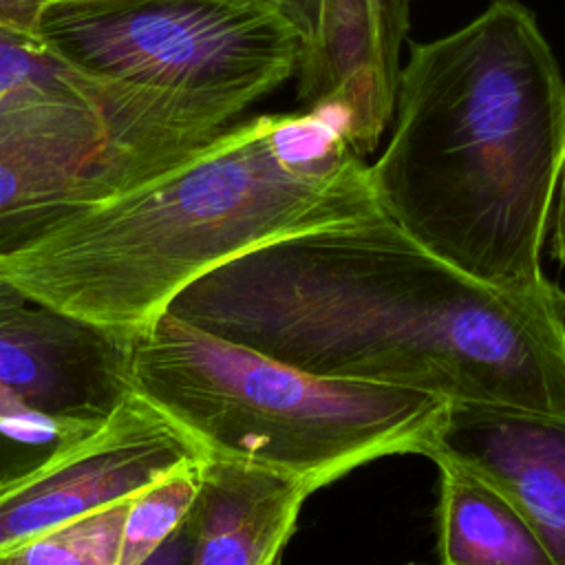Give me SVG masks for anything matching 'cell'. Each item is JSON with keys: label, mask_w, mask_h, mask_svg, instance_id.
<instances>
[{"label": "cell", "mask_w": 565, "mask_h": 565, "mask_svg": "<svg viewBox=\"0 0 565 565\" xmlns=\"http://www.w3.org/2000/svg\"><path fill=\"white\" fill-rule=\"evenodd\" d=\"M168 311L313 375L565 415V291L479 282L386 214L258 245Z\"/></svg>", "instance_id": "cell-1"}, {"label": "cell", "mask_w": 565, "mask_h": 565, "mask_svg": "<svg viewBox=\"0 0 565 565\" xmlns=\"http://www.w3.org/2000/svg\"><path fill=\"white\" fill-rule=\"evenodd\" d=\"M382 214L371 163L342 115L265 113L2 252L0 278L132 340L218 265L282 236Z\"/></svg>", "instance_id": "cell-2"}, {"label": "cell", "mask_w": 565, "mask_h": 565, "mask_svg": "<svg viewBox=\"0 0 565 565\" xmlns=\"http://www.w3.org/2000/svg\"><path fill=\"white\" fill-rule=\"evenodd\" d=\"M393 130L371 163L382 212L490 287L534 291L565 163V82L534 13L492 0L461 29L413 42Z\"/></svg>", "instance_id": "cell-3"}, {"label": "cell", "mask_w": 565, "mask_h": 565, "mask_svg": "<svg viewBox=\"0 0 565 565\" xmlns=\"http://www.w3.org/2000/svg\"><path fill=\"white\" fill-rule=\"evenodd\" d=\"M130 386L207 459L263 468L311 492L393 455L435 448L450 402L322 377L166 311L130 340Z\"/></svg>", "instance_id": "cell-4"}, {"label": "cell", "mask_w": 565, "mask_h": 565, "mask_svg": "<svg viewBox=\"0 0 565 565\" xmlns=\"http://www.w3.org/2000/svg\"><path fill=\"white\" fill-rule=\"evenodd\" d=\"M38 35L66 62L227 121L300 71V33L260 0H49Z\"/></svg>", "instance_id": "cell-5"}, {"label": "cell", "mask_w": 565, "mask_h": 565, "mask_svg": "<svg viewBox=\"0 0 565 565\" xmlns=\"http://www.w3.org/2000/svg\"><path fill=\"white\" fill-rule=\"evenodd\" d=\"M207 461L201 446L130 391L102 422L0 470V558L88 512L128 501L172 470Z\"/></svg>", "instance_id": "cell-6"}, {"label": "cell", "mask_w": 565, "mask_h": 565, "mask_svg": "<svg viewBox=\"0 0 565 565\" xmlns=\"http://www.w3.org/2000/svg\"><path fill=\"white\" fill-rule=\"evenodd\" d=\"M130 340L0 280V393L44 415L102 422L132 391Z\"/></svg>", "instance_id": "cell-7"}, {"label": "cell", "mask_w": 565, "mask_h": 565, "mask_svg": "<svg viewBox=\"0 0 565 565\" xmlns=\"http://www.w3.org/2000/svg\"><path fill=\"white\" fill-rule=\"evenodd\" d=\"M93 124L205 132L227 126L185 99L93 75L35 33L0 29V150Z\"/></svg>", "instance_id": "cell-8"}, {"label": "cell", "mask_w": 565, "mask_h": 565, "mask_svg": "<svg viewBox=\"0 0 565 565\" xmlns=\"http://www.w3.org/2000/svg\"><path fill=\"white\" fill-rule=\"evenodd\" d=\"M444 455L499 488L565 565V415L450 402L428 459Z\"/></svg>", "instance_id": "cell-9"}, {"label": "cell", "mask_w": 565, "mask_h": 565, "mask_svg": "<svg viewBox=\"0 0 565 565\" xmlns=\"http://www.w3.org/2000/svg\"><path fill=\"white\" fill-rule=\"evenodd\" d=\"M311 494L282 475L207 459L192 508L190 565H282V550Z\"/></svg>", "instance_id": "cell-10"}, {"label": "cell", "mask_w": 565, "mask_h": 565, "mask_svg": "<svg viewBox=\"0 0 565 565\" xmlns=\"http://www.w3.org/2000/svg\"><path fill=\"white\" fill-rule=\"evenodd\" d=\"M439 468V556L444 565H554L523 512L466 466L435 455Z\"/></svg>", "instance_id": "cell-11"}, {"label": "cell", "mask_w": 565, "mask_h": 565, "mask_svg": "<svg viewBox=\"0 0 565 565\" xmlns=\"http://www.w3.org/2000/svg\"><path fill=\"white\" fill-rule=\"evenodd\" d=\"M205 461L185 463L130 499L119 565H139L192 512Z\"/></svg>", "instance_id": "cell-12"}, {"label": "cell", "mask_w": 565, "mask_h": 565, "mask_svg": "<svg viewBox=\"0 0 565 565\" xmlns=\"http://www.w3.org/2000/svg\"><path fill=\"white\" fill-rule=\"evenodd\" d=\"M128 505L130 499L64 523L2 556L0 565H119Z\"/></svg>", "instance_id": "cell-13"}, {"label": "cell", "mask_w": 565, "mask_h": 565, "mask_svg": "<svg viewBox=\"0 0 565 565\" xmlns=\"http://www.w3.org/2000/svg\"><path fill=\"white\" fill-rule=\"evenodd\" d=\"M97 422H71L44 415L13 399L11 395L0 393V435L9 441L22 446H44L49 448L55 441L68 439L77 433L88 430Z\"/></svg>", "instance_id": "cell-14"}, {"label": "cell", "mask_w": 565, "mask_h": 565, "mask_svg": "<svg viewBox=\"0 0 565 565\" xmlns=\"http://www.w3.org/2000/svg\"><path fill=\"white\" fill-rule=\"evenodd\" d=\"M274 7L302 38L305 53L318 42L322 29V4L324 0H260ZM302 64V62H300Z\"/></svg>", "instance_id": "cell-15"}, {"label": "cell", "mask_w": 565, "mask_h": 565, "mask_svg": "<svg viewBox=\"0 0 565 565\" xmlns=\"http://www.w3.org/2000/svg\"><path fill=\"white\" fill-rule=\"evenodd\" d=\"M194 514L190 512L188 519L159 545L154 547L139 565H190L194 552Z\"/></svg>", "instance_id": "cell-16"}, {"label": "cell", "mask_w": 565, "mask_h": 565, "mask_svg": "<svg viewBox=\"0 0 565 565\" xmlns=\"http://www.w3.org/2000/svg\"><path fill=\"white\" fill-rule=\"evenodd\" d=\"M49 0H0V29L38 35V22Z\"/></svg>", "instance_id": "cell-17"}, {"label": "cell", "mask_w": 565, "mask_h": 565, "mask_svg": "<svg viewBox=\"0 0 565 565\" xmlns=\"http://www.w3.org/2000/svg\"><path fill=\"white\" fill-rule=\"evenodd\" d=\"M0 280H2V278H0Z\"/></svg>", "instance_id": "cell-18"}]
</instances>
